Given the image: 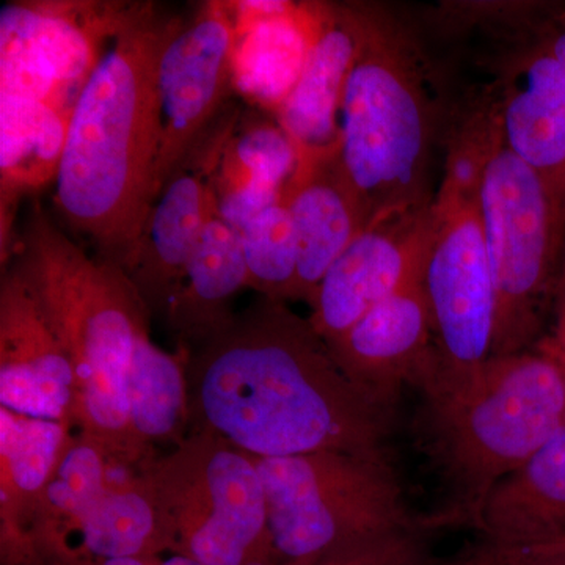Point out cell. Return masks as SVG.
<instances>
[{"label": "cell", "instance_id": "obj_14", "mask_svg": "<svg viewBox=\"0 0 565 565\" xmlns=\"http://www.w3.org/2000/svg\"><path fill=\"white\" fill-rule=\"evenodd\" d=\"M434 226V202L375 215L323 275L310 322L326 343L351 329L375 305L422 277Z\"/></svg>", "mask_w": 565, "mask_h": 565}, {"label": "cell", "instance_id": "obj_11", "mask_svg": "<svg viewBox=\"0 0 565 565\" xmlns=\"http://www.w3.org/2000/svg\"><path fill=\"white\" fill-rule=\"evenodd\" d=\"M422 285L437 364L429 377H457L492 353L497 292L479 200L435 193L434 226Z\"/></svg>", "mask_w": 565, "mask_h": 565}, {"label": "cell", "instance_id": "obj_6", "mask_svg": "<svg viewBox=\"0 0 565 565\" xmlns=\"http://www.w3.org/2000/svg\"><path fill=\"white\" fill-rule=\"evenodd\" d=\"M482 230L497 292L490 355L533 351L555 311L565 248V177L535 169L501 132L482 174Z\"/></svg>", "mask_w": 565, "mask_h": 565}, {"label": "cell", "instance_id": "obj_21", "mask_svg": "<svg viewBox=\"0 0 565 565\" xmlns=\"http://www.w3.org/2000/svg\"><path fill=\"white\" fill-rule=\"evenodd\" d=\"M299 150L275 115L245 106L214 178L215 214L236 230L281 202Z\"/></svg>", "mask_w": 565, "mask_h": 565}, {"label": "cell", "instance_id": "obj_28", "mask_svg": "<svg viewBox=\"0 0 565 565\" xmlns=\"http://www.w3.org/2000/svg\"><path fill=\"white\" fill-rule=\"evenodd\" d=\"M429 531L426 526L397 531L311 561L289 565H433Z\"/></svg>", "mask_w": 565, "mask_h": 565}, {"label": "cell", "instance_id": "obj_13", "mask_svg": "<svg viewBox=\"0 0 565 565\" xmlns=\"http://www.w3.org/2000/svg\"><path fill=\"white\" fill-rule=\"evenodd\" d=\"M244 104L233 99L185 152L150 204L125 273L148 313L163 316L204 226L215 215L214 178Z\"/></svg>", "mask_w": 565, "mask_h": 565}, {"label": "cell", "instance_id": "obj_29", "mask_svg": "<svg viewBox=\"0 0 565 565\" xmlns=\"http://www.w3.org/2000/svg\"><path fill=\"white\" fill-rule=\"evenodd\" d=\"M433 565H515V550L505 548L487 539L479 537L470 548L455 559Z\"/></svg>", "mask_w": 565, "mask_h": 565}, {"label": "cell", "instance_id": "obj_32", "mask_svg": "<svg viewBox=\"0 0 565 565\" xmlns=\"http://www.w3.org/2000/svg\"><path fill=\"white\" fill-rule=\"evenodd\" d=\"M98 565H203L177 553H161V555L125 557V559L106 561Z\"/></svg>", "mask_w": 565, "mask_h": 565}, {"label": "cell", "instance_id": "obj_18", "mask_svg": "<svg viewBox=\"0 0 565 565\" xmlns=\"http://www.w3.org/2000/svg\"><path fill=\"white\" fill-rule=\"evenodd\" d=\"M313 31L299 79L275 117L299 154L340 148L345 84L362 40V3L311 2Z\"/></svg>", "mask_w": 565, "mask_h": 565}, {"label": "cell", "instance_id": "obj_8", "mask_svg": "<svg viewBox=\"0 0 565 565\" xmlns=\"http://www.w3.org/2000/svg\"><path fill=\"white\" fill-rule=\"evenodd\" d=\"M143 475L167 552L203 565L277 564L252 456L215 435L191 433L145 463Z\"/></svg>", "mask_w": 565, "mask_h": 565}, {"label": "cell", "instance_id": "obj_5", "mask_svg": "<svg viewBox=\"0 0 565 565\" xmlns=\"http://www.w3.org/2000/svg\"><path fill=\"white\" fill-rule=\"evenodd\" d=\"M362 18L338 156L370 223L394 207L434 202V106L411 32L381 7L362 3Z\"/></svg>", "mask_w": 565, "mask_h": 565}, {"label": "cell", "instance_id": "obj_16", "mask_svg": "<svg viewBox=\"0 0 565 565\" xmlns=\"http://www.w3.org/2000/svg\"><path fill=\"white\" fill-rule=\"evenodd\" d=\"M422 278L375 305L351 329L327 343L349 382L390 416L405 386L418 390L437 364Z\"/></svg>", "mask_w": 565, "mask_h": 565}, {"label": "cell", "instance_id": "obj_2", "mask_svg": "<svg viewBox=\"0 0 565 565\" xmlns=\"http://www.w3.org/2000/svg\"><path fill=\"white\" fill-rule=\"evenodd\" d=\"M182 17L140 2L70 115L54 206L71 236L125 270L152 202L156 65Z\"/></svg>", "mask_w": 565, "mask_h": 565}, {"label": "cell", "instance_id": "obj_23", "mask_svg": "<svg viewBox=\"0 0 565 565\" xmlns=\"http://www.w3.org/2000/svg\"><path fill=\"white\" fill-rule=\"evenodd\" d=\"M248 288L241 232L217 214L189 255L162 318L182 351L191 352L228 326L233 302Z\"/></svg>", "mask_w": 565, "mask_h": 565}, {"label": "cell", "instance_id": "obj_3", "mask_svg": "<svg viewBox=\"0 0 565 565\" xmlns=\"http://www.w3.org/2000/svg\"><path fill=\"white\" fill-rule=\"evenodd\" d=\"M418 392L419 446L445 489L444 509L424 519L430 531L473 527L494 487L565 429L563 371L542 345Z\"/></svg>", "mask_w": 565, "mask_h": 565}, {"label": "cell", "instance_id": "obj_26", "mask_svg": "<svg viewBox=\"0 0 565 565\" xmlns=\"http://www.w3.org/2000/svg\"><path fill=\"white\" fill-rule=\"evenodd\" d=\"M188 360V351L158 348L150 333L139 338L134 349L126 381L129 433L148 459L158 456L159 445L174 448L189 435Z\"/></svg>", "mask_w": 565, "mask_h": 565}, {"label": "cell", "instance_id": "obj_9", "mask_svg": "<svg viewBox=\"0 0 565 565\" xmlns=\"http://www.w3.org/2000/svg\"><path fill=\"white\" fill-rule=\"evenodd\" d=\"M41 565H98L167 552L143 465L71 430L31 526Z\"/></svg>", "mask_w": 565, "mask_h": 565}, {"label": "cell", "instance_id": "obj_31", "mask_svg": "<svg viewBox=\"0 0 565 565\" xmlns=\"http://www.w3.org/2000/svg\"><path fill=\"white\" fill-rule=\"evenodd\" d=\"M555 323H553V333L548 334L550 340L556 344H565V248L563 262H561L559 277H557L556 297H555Z\"/></svg>", "mask_w": 565, "mask_h": 565}, {"label": "cell", "instance_id": "obj_20", "mask_svg": "<svg viewBox=\"0 0 565 565\" xmlns=\"http://www.w3.org/2000/svg\"><path fill=\"white\" fill-rule=\"evenodd\" d=\"M73 427L0 407V565H41L31 542L36 505Z\"/></svg>", "mask_w": 565, "mask_h": 565}, {"label": "cell", "instance_id": "obj_27", "mask_svg": "<svg viewBox=\"0 0 565 565\" xmlns=\"http://www.w3.org/2000/svg\"><path fill=\"white\" fill-rule=\"evenodd\" d=\"M241 243L248 288L275 302H297L299 250L291 217L282 200L241 230Z\"/></svg>", "mask_w": 565, "mask_h": 565}, {"label": "cell", "instance_id": "obj_33", "mask_svg": "<svg viewBox=\"0 0 565 565\" xmlns=\"http://www.w3.org/2000/svg\"><path fill=\"white\" fill-rule=\"evenodd\" d=\"M539 345H542V348H545L546 351H550L553 353V355L556 356L557 363H559L561 371H563V377H564V388H565V344H556L553 343L550 338H545V340H542Z\"/></svg>", "mask_w": 565, "mask_h": 565}, {"label": "cell", "instance_id": "obj_17", "mask_svg": "<svg viewBox=\"0 0 565 565\" xmlns=\"http://www.w3.org/2000/svg\"><path fill=\"white\" fill-rule=\"evenodd\" d=\"M492 103L504 143L541 172L565 177V13L527 36Z\"/></svg>", "mask_w": 565, "mask_h": 565}, {"label": "cell", "instance_id": "obj_25", "mask_svg": "<svg viewBox=\"0 0 565 565\" xmlns=\"http://www.w3.org/2000/svg\"><path fill=\"white\" fill-rule=\"evenodd\" d=\"M234 52L236 95L250 107L277 114L299 79L310 50L313 14L310 3H294L278 13L241 9Z\"/></svg>", "mask_w": 565, "mask_h": 565}, {"label": "cell", "instance_id": "obj_22", "mask_svg": "<svg viewBox=\"0 0 565 565\" xmlns=\"http://www.w3.org/2000/svg\"><path fill=\"white\" fill-rule=\"evenodd\" d=\"M473 530L511 550L565 541V429L494 487Z\"/></svg>", "mask_w": 565, "mask_h": 565}, {"label": "cell", "instance_id": "obj_10", "mask_svg": "<svg viewBox=\"0 0 565 565\" xmlns=\"http://www.w3.org/2000/svg\"><path fill=\"white\" fill-rule=\"evenodd\" d=\"M140 2L13 0L0 9V93L71 115Z\"/></svg>", "mask_w": 565, "mask_h": 565}, {"label": "cell", "instance_id": "obj_30", "mask_svg": "<svg viewBox=\"0 0 565 565\" xmlns=\"http://www.w3.org/2000/svg\"><path fill=\"white\" fill-rule=\"evenodd\" d=\"M515 565H565V541L535 548L515 550Z\"/></svg>", "mask_w": 565, "mask_h": 565}, {"label": "cell", "instance_id": "obj_12", "mask_svg": "<svg viewBox=\"0 0 565 565\" xmlns=\"http://www.w3.org/2000/svg\"><path fill=\"white\" fill-rule=\"evenodd\" d=\"M236 40L234 2H202L163 44L156 65L152 200L196 137L236 99Z\"/></svg>", "mask_w": 565, "mask_h": 565}, {"label": "cell", "instance_id": "obj_1", "mask_svg": "<svg viewBox=\"0 0 565 565\" xmlns=\"http://www.w3.org/2000/svg\"><path fill=\"white\" fill-rule=\"evenodd\" d=\"M189 434L258 459L385 456L393 416L345 377L310 319L262 299L189 352Z\"/></svg>", "mask_w": 565, "mask_h": 565}, {"label": "cell", "instance_id": "obj_4", "mask_svg": "<svg viewBox=\"0 0 565 565\" xmlns=\"http://www.w3.org/2000/svg\"><path fill=\"white\" fill-rule=\"evenodd\" d=\"M35 286L74 371L73 427L111 456L145 465L129 433L134 349L150 333L147 307L118 264L90 255L33 202L13 250ZM10 258V256H9Z\"/></svg>", "mask_w": 565, "mask_h": 565}, {"label": "cell", "instance_id": "obj_7", "mask_svg": "<svg viewBox=\"0 0 565 565\" xmlns=\"http://www.w3.org/2000/svg\"><path fill=\"white\" fill-rule=\"evenodd\" d=\"M253 460L262 476L267 530L278 565L311 563L397 531L426 526L408 511L386 455L319 451Z\"/></svg>", "mask_w": 565, "mask_h": 565}, {"label": "cell", "instance_id": "obj_15", "mask_svg": "<svg viewBox=\"0 0 565 565\" xmlns=\"http://www.w3.org/2000/svg\"><path fill=\"white\" fill-rule=\"evenodd\" d=\"M0 407L73 427V366L17 253L0 277Z\"/></svg>", "mask_w": 565, "mask_h": 565}, {"label": "cell", "instance_id": "obj_24", "mask_svg": "<svg viewBox=\"0 0 565 565\" xmlns=\"http://www.w3.org/2000/svg\"><path fill=\"white\" fill-rule=\"evenodd\" d=\"M70 115L51 104L0 93V256L13 250L24 196L57 180Z\"/></svg>", "mask_w": 565, "mask_h": 565}, {"label": "cell", "instance_id": "obj_19", "mask_svg": "<svg viewBox=\"0 0 565 565\" xmlns=\"http://www.w3.org/2000/svg\"><path fill=\"white\" fill-rule=\"evenodd\" d=\"M282 203L299 250L297 302L310 305L323 275L367 225L366 215L344 177L338 150L299 154Z\"/></svg>", "mask_w": 565, "mask_h": 565}]
</instances>
